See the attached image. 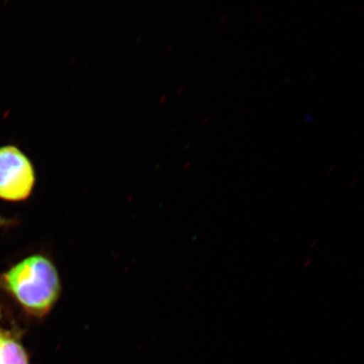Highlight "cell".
<instances>
[{"label": "cell", "mask_w": 364, "mask_h": 364, "mask_svg": "<svg viewBox=\"0 0 364 364\" xmlns=\"http://www.w3.org/2000/svg\"><path fill=\"white\" fill-rule=\"evenodd\" d=\"M35 181L33 164L19 148L0 147V198L22 201L33 192Z\"/></svg>", "instance_id": "2"}, {"label": "cell", "mask_w": 364, "mask_h": 364, "mask_svg": "<svg viewBox=\"0 0 364 364\" xmlns=\"http://www.w3.org/2000/svg\"><path fill=\"white\" fill-rule=\"evenodd\" d=\"M226 18H227V15H225L224 17H222L220 23L225 22Z\"/></svg>", "instance_id": "5"}, {"label": "cell", "mask_w": 364, "mask_h": 364, "mask_svg": "<svg viewBox=\"0 0 364 364\" xmlns=\"http://www.w3.org/2000/svg\"><path fill=\"white\" fill-rule=\"evenodd\" d=\"M4 286L31 315L42 317L51 311L61 292L56 267L42 255L24 259L3 277Z\"/></svg>", "instance_id": "1"}, {"label": "cell", "mask_w": 364, "mask_h": 364, "mask_svg": "<svg viewBox=\"0 0 364 364\" xmlns=\"http://www.w3.org/2000/svg\"><path fill=\"white\" fill-rule=\"evenodd\" d=\"M0 364H28L22 346L11 336L0 333Z\"/></svg>", "instance_id": "3"}, {"label": "cell", "mask_w": 364, "mask_h": 364, "mask_svg": "<svg viewBox=\"0 0 364 364\" xmlns=\"http://www.w3.org/2000/svg\"><path fill=\"white\" fill-rule=\"evenodd\" d=\"M4 220H3V218L0 217V226H2L4 224Z\"/></svg>", "instance_id": "4"}]
</instances>
